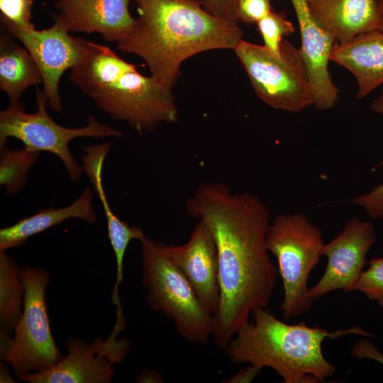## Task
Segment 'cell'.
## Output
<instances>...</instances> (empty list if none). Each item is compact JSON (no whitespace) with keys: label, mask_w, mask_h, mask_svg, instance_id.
<instances>
[{"label":"cell","mask_w":383,"mask_h":383,"mask_svg":"<svg viewBox=\"0 0 383 383\" xmlns=\"http://www.w3.org/2000/svg\"><path fill=\"white\" fill-rule=\"evenodd\" d=\"M185 208L206 225L216 245L221 299L213 338L225 349L253 310L267 307L273 296L278 269L267 248L270 213L257 196L221 182L199 185Z\"/></svg>","instance_id":"obj_1"},{"label":"cell","mask_w":383,"mask_h":383,"mask_svg":"<svg viewBox=\"0 0 383 383\" xmlns=\"http://www.w3.org/2000/svg\"><path fill=\"white\" fill-rule=\"evenodd\" d=\"M138 17L117 42L123 52L142 58L153 77L172 88L189 57L233 49L243 39L238 22L214 16L196 0H135Z\"/></svg>","instance_id":"obj_2"},{"label":"cell","mask_w":383,"mask_h":383,"mask_svg":"<svg viewBox=\"0 0 383 383\" xmlns=\"http://www.w3.org/2000/svg\"><path fill=\"white\" fill-rule=\"evenodd\" d=\"M70 79L97 108L138 133L178 120L172 88L141 74L107 45L87 41L84 56L71 69Z\"/></svg>","instance_id":"obj_3"},{"label":"cell","mask_w":383,"mask_h":383,"mask_svg":"<svg viewBox=\"0 0 383 383\" xmlns=\"http://www.w3.org/2000/svg\"><path fill=\"white\" fill-rule=\"evenodd\" d=\"M253 321L241 326L226 347L228 358L235 364L270 367L284 383H316L335 372V367L323 355L327 338L348 333L374 337L358 326L328 332L308 326L304 321L287 324L267 307L252 312Z\"/></svg>","instance_id":"obj_4"},{"label":"cell","mask_w":383,"mask_h":383,"mask_svg":"<svg viewBox=\"0 0 383 383\" xmlns=\"http://www.w3.org/2000/svg\"><path fill=\"white\" fill-rule=\"evenodd\" d=\"M140 242L145 301L171 320L184 339L208 345L214 333V316L204 308L189 280L170 260L165 243L146 236Z\"/></svg>","instance_id":"obj_5"},{"label":"cell","mask_w":383,"mask_h":383,"mask_svg":"<svg viewBox=\"0 0 383 383\" xmlns=\"http://www.w3.org/2000/svg\"><path fill=\"white\" fill-rule=\"evenodd\" d=\"M322 231L301 213L276 215L267 235V248L278 262L284 298L279 307L284 319L307 313L313 301L309 276L321 257Z\"/></svg>","instance_id":"obj_6"},{"label":"cell","mask_w":383,"mask_h":383,"mask_svg":"<svg viewBox=\"0 0 383 383\" xmlns=\"http://www.w3.org/2000/svg\"><path fill=\"white\" fill-rule=\"evenodd\" d=\"M24 284L23 311L14 328V336L0 333V357L16 376L46 370L63 356L51 332L45 301L50 275L38 267H21Z\"/></svg>","instance_id":"obj_7"},{"label":"cell","mask_w":383,"mask_h":383,"mask_svg":"<svg viewBox=\"0 0 383 383\" xmlns=\"http://www.w3.org/2000/svg\"><path fill=\"white\" fill-rule=\"evenodd\" d=\"M234 51L258 97L270 106L299 112L313 105V95L301 51L289 40L277 55L243 39Z\"/></svg>","instance_id":"obj_8"},{"label":"cell","mask_w":383,"mask_h":383,"mask_svg":"<svg viewBox=\"0 0 383 383\" xmlns=\"http://www.w3.org/2000/svg\"><path fill=\"white\" fill-rule=\"evenodd\" d=\"M46 104L43 91L36 87L35 112L26 113L22 101L9 103L6 109L1 111L0 146L6 145L9 138H14L31 150L50 152L63 163L70 179L78 182L83 171L69 148L70 142L81 137H121L123 132L99 122L92 116H89L85 126L77 128L62 126L48 113Z\"/></svg>","instance_id":"obj_9"},{"label":"cell","mask_w":383,"mask_h":383,"mask_svg":"<svg viewBox=\"0 0 383 383\" xmlns=\"http://www.w3.org/2000/svg\"><path fill=\"white\" fill-rule=\"evenodd\" d=\"M116 322L105 340L102 335L91 342L68 337L67 355L52 367L18 377L29 383H109L115 373L114 365L124 360L131 348L128 338H118L125 328L123 310L116 311Z\"/></svg>","instance_id":"obj_10"},{"label":"cell","mask_w":383,"mask_h":383,"mask_svg":"<svg viewBox=\"0 0 383 383\" xmlns=\"http://www.w3.org/2000/svg\"><path fill=\"white\" fill-rule=\"evenodd\" d=\"M9 33L27 49L42 77L43 92L48 106L55 112L62 110L59 83L63 73L83 59L87 40L71 35L59 21L48 28L36 30L4 24Z\"/></svg>","instance_id":"obj_11"},{"label":"cell","mask_w":383,"mask_h":383,"mask_svg":"<svg viewBox=\"0 0 383 383\" xmlns=\"http://www.w3.org/2000/svg\"><path fill=\"white\" fill-rule=\"evenodd\" d=\"M376 240L372 222L358 217L348 220L340 233L324 244L321 250V256H326L328 262L321 278L309 288L312 300L338 289L353 292L362 268L368 262L366 255Z\"/></svg>","instance_id":"obj_12"},{"label":"cell","mask_w":383,"mask_h":383,"mask_svg":"<svg viewBox=\"0 0 383 383\" xmlns=\"http://www.w3.org/2000/svg\"><path fill=\"white\" fill-rule=\"evenodd\" d=\"M165 248L170 260L189 280L204 308L215 316L221 299L218 258L209 228L198 220L186 243L165 244Z\"/></svg>","instance_id":"obj_13"},{"label":"cell","mask_w":383,"mask_h":383,"mask_svg":"<svg viewBox=\"0 0 383 383\" xmlns=\"http://www.w3.org/2000/svg\"><path fill=\"white\" fill-rule=\"evenodd\" d=\"M290 1L299 26V49L313 92V105L319 111L331 109L339 101V89L333 82L328 68L335 40L312 17L306 0Z\"/></svg>","instance_id":"obj_14"},{"label":"cell","mask_w":383,"mask_h":383,"mask_svg":"<svg viewBox=\"0 0 383 383\" xmlns=\"http://www.w3.org/2000/svg\"><path fill=\"white\" fill-rule=\"evenodd\" d=\"M130 0H56L55 20L69 32L97 33L107 42H118L131 30L135 18Z\"/></svg>","instance_id":"obj_15"},{"label":"cell","mask_w":383,"mask_h":383,"mask_svg":"<svg viewBox=\"0 0 383 383\" xmlns=\"http://www.w3.org/2000/svg\"><path fill=\"white\" fill-rule=\"evenodd\" d=\"M330 60L354 76L357 84L356 99L367 96L383 84V33L374 29L345 43L335 42Z\"/></svg>","instance_id":"obj_16"},{"label":"cell","mask_w":383,"mask_h":383,"mask_svg":"<svg viewBox=\"0 0 383 383\" xmlns=\"http://www.w3.org/2000/svg\"><path fill=\"white\" fill-rule=\"evenodd\" d=\"M316 23L338 43L377 29L380 13L375 0H306Z\"/></svg>","instance_id":"obj_17"},{"label":"cell","mask_w":383,"mask_h":383,"mask_svg":"<svg viewBox=\"0 0 383 383\" xmlns=\"http://www.w3.org/2000/svg\"><path fill=\"white\" fill-rule=\"evenodd\" d=\"M92 199L91 189L87 187L79 198L67 206L43 209L10 226L1 228L0 252H6L9 249L18 247L31 236L70 218H77L87 223H94L96 220V216Z\"/></svg>","instance_id":"obj_18"},{"label":"cell","mask_w":383,"mask_h":383,"mask_svg":"<svg viewBox=\"0 0 383 383\" xmlns=\"http://www.w3.org/2000/svg\"><path fill=\"white\" fill-rule=\"evenodd\" d=\"M111 145L109 143L82 148V169L89 179L101 201L106 219L108 237L115 252L126 250L130 242L140 240L145 235L137 226H130L121 220L111 210L104 192L102 180L103 165Z\"/></svg>","instance_id":"obj_19"},{"label":"cell","mask_w":383,"mask_h":383,"mask_svg":"<svg viewBox=\"0 0 383 383\" xmlns=\"http://www.w3.org/2000/svg\"><path fill=\"white\" fill-rule=\"evenodd\" d=\"M13 38L5 33L0 38V89L8 96L9 103L21 101L24 90L42 82L33 58Z\"/></svg>","instance_id":"obj_20"},{"label":"cell","mask_w":383,"mask_h":383,"mask_svg":"<svg viewBox=\"0 0 383 383\" xmlns=\"http://www.w3.org/2000/svg\"><path fill=\"white\" fill-rule=\"evenodd\" d=\"M21 267L6 252H0V333L11 335L23 310L24 284Z\"/></svg>","instance_id":"obj_21"},{"label":"cell","mask_w":383,"mask_h":383,"mask_svg":"<svg viewBox=\"0 0 383 383\" xmlns=\"http://www.w3.org/2000/svg\"><path fill=\"white\" fill-rule=\"evenodd\" d=\"M39 155L26 147L10 149L6 145L0 146V184L7 195L14 196L25 187L28 173Z\"/></svg>","instance_id":"obj_22"},{"label":"cell","mask_w":383,"mask_h":383,"mask_svg":"<svg viewBox=\"0 0 383 383\" xmlns=\"http://www.w3.org/2000/svg\"><path fill=\"white\" fill-rule=\"evenodd\" d=\"M256 24L264 46L277 55L280 53V44L283 38L295 32L292 23L287 19L284 12L272 11Z\"/></svg>","instance_id":"obj_23"},{"label":"cell","mask_w":383,"mask_h":383,"mask_svg":"<svg viewBox=\"0 0 383 383\" xmlns=\"http://www.w3.org/2000/svg\"><path fill=\"white\" fill-rule=\"evenodd\" d=\"M367 265L369 267L362 270L353 291H360L383 308V257L373 258Z\"/></svg>","instance_id":"obj_24"},{"label":"cell","mask_w":383,"mask_h":383,"mask_svg":"<svg viewBox=\"0 0 383 383\" xmlns=\"http://www.w3.org/2000/svg\"><path fill=\"white\" fill-rule=\"evenodd\" d=\"M33 0H0L1 21L19 28H31Z\"/></svg>","instance_id":"obj_25"},{"label":"cell","mask_w":383,"mask_h":383,"mask_svg":"<svg viewBox=\"0 0 383 383\" xmlns=\"http://www.w3.org/2000/svg\"><path fill=\"white\" fill-rule=\"evenodd\" d=\"M271 0H238L236 15L238 22L256 23L272 11Z\"/></svg>","instance_id":"obj_26"},{"label":"cell","mask_w":383,"mask_h":383,"mask_svg":"<svg viewBox=\"0 0 383 383\" xmlns=\"http://www.w3.org/2000/svg\"><path fill=\"white\" fill-rule=\"evenodd\" d=\"M362 206L372 218H383V183L368 192L356 196L349 201Z\"/></svg>","instance_id":"obj_27"},{"label":"cell","mask_w":383,"mask_h":383,"mask_svg":"<svg viewBox=\"0 0 383 383\" xmlns=\"http://www.w3.org/2000/svg\"><path fill=\"white\" fill-rule=\"evenodd\" d=\"M238 0H199V2L210 13L229 21L238 22Z\"/></svg>","instance_id":"obj_28"},{"label":"cell","mask_w":383,"mask_h":383,"mask_svg":"<svg viewBox=\"0 0 383 383\" xmlns=\"http://www.w3.org/2000/svg\"><path fill=\"white\" fill-rule=\"evenodd\" d=\"M350 354L357 359L374 360L383 365V354L366 338L359 339L353 346Z\"/></svg>","instance_id":"obj_29"},{"label":"cell","mask_w":383,"mask_h":383,"mask_svg":"<svg viewBox=\"0 0 383 383\" xmlns=\"http://www.w3.org/2000/svg\"><path fill=\"white\" fill-rule=\"evenodd\" d=\"M262 368L249 365L245 368L238 371L235 375L227 381L228 382H250L253 380L260 372Z\"/></svg>","instance_id":"obj_30"},{"label":"cell","mask_w":383,"mask_h":383,"mask_svg":"<svg viewBox=\"0 0 383 383\" xmlns=\"http://www.w3.org/2000/svg\"><path fill=\"white\" fill-rule=\"evenodd\" d=\"M137 382H163L164 378L152 370H144L136 377Z\"/></svg>","instance_id":"obj_31"},{"label":"cell","mask_w":383,"mask_h":383,"mask_svg":"<svg viewBox=\"0 0 383 383\" xmlns=\"http://www.w3.org/2000/svg\"><path fill=\"white\" fill-rule=\"evenodd\" d=\"M0 382H16L11 376L9 369L4 361L0 364Z\"/></svg>","instance_id":"obj_32"},{"label":"cell","mask_w":383,"mask_h":383,"mask_svg":"<svg viewBox=\"0 0 383 383\" xmlns=\"http://www.w3.org/2000/svg\"><path fill=\"white\" fill-rule=\"evenodd\" d=\"M370 107L374 112L383 116V88L381 94L372 101Z\"/></svg>","instance_id":"obj_33"},{"label":"cell","mask_w":383,"mask_h":383,"mask_svg":"<svg viewBox=\"0 0 383 383\" xmlns=\"http://www.w3.org/2000/svg\"><path fill=\"white\" fill-rule=\"evenodd\" d=\"M377 29L383 33V13L380 14V18Z\"/></svg>","instance_id":"obj_34"},{"label":"cell","mask_w":383,"mask_h":383,"mask_svg":"<svg viewBox=\"0 0 383 383\" xmlns=\"http://www.w3.org/2000/svg\"><path fill=\"white\" fill-rule=\"evenodd\" d=\"M380 14L383 13V0H375Z\"/></svg>","instance_id":"obj_35"},{"label":"cell","mask_w":383,"mask_h":383,"mask_svg":"<svg viewBox=\"0 0 383 383\" xmlns=\"http://www.w3.org/2000/svg\"><path fill=\"white\" fill-rule=\"evenodd\" d=\"M196 1H199V0H196Z\"/></svg>","instance_id":"obj_36"}]
</instances>
